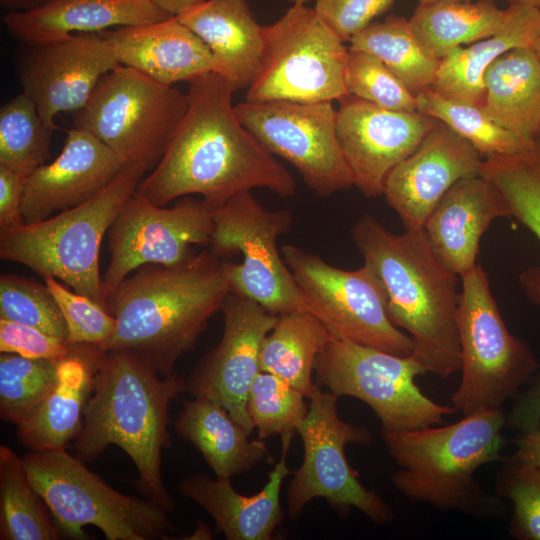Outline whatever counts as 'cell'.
Masks as SVG:
<instances>
[{
    "mask_svg": "<svg viewBox=\"0 0 540 540\" xmlns=\"http://www.w3.org/2000/svg\"><path fill=\"white\" fill-rule=\"evenodd\" d=\"M174 428L198 449L216 477L248 472L269 456L264 439L250 440L225 408L205 398L183 401Z\"/></svg>",
    "mask_w": 540,
    "mask_h": 540,
    "instance_id": "29",
    "label": "cell"
},
{
    "mask_svg": "<svg viewBox=\"0 0 540 540\" xmlns=\"http://www.w3.org/2000/svg\"><path fill=\"white\" fill-rule=\"evenodd\" d=\"M62 533L29 481L23 457L0 446V539L56 540Z\"/></svg>",
    "mask_w": 540,
    "mask_h": 540,
    "instance_id": "35",
    "label": "cell"
},
{
    "mask_svg": "<svg viewBox=\"0 0 540 540\" xmlns=\"http://www.w3.org/2000/svg\"><path fill=\"white\" fill-rule=\"evenodd\" d=\"M460 277L456 323L461 380L451 403L464 416L501 408L540 363L526 342L509 332L482 267L476 264Z\"/></svg>",
    "mask_w": 540,
    "mask_h": 540,
    "instance_id": "8",
    "label": "cell"
},
{
    "mask_svg": "<svg viewBox=\"0 0 540 540\" xmlns=\"http://www.w3.org/2000/svg\"><path fill=\"white\" fill-rule=\"evenodd\" d=\"M187 107V94L119 64L72 115L75 128L93 134L126 164L148 171L163 157Z\"/></svg>",
    "mask_w": 540,
    "mask_h": 540,
    "instance_id": "9",
    "label": "cell"
},
{
    "mask_svg": "<svg viewBox=\"0 0 540 540\" xmlns=\"http://www.w3.org/2000/svg\"><path fill=\"white\" fill-rule=\"evenodd\" d=\"M126 163L90 132L67 131L61 153L25 180L21 215L26 224L73 208L104 189Z\"/></svg>",
    "mask_w": 540,
    "mask_h": 540,
    "instance_id": "21",
    "label": "cell"
},
{
    "mask_svg": "<svg viewBox=\"0 0 540 540\" xmlns=\"http://www.w3.org/2000/svg\"><path fill=\"white\" fill-rule=\"evenodd\" d=\"M60 360L0 355V416L17 425L51 390Z\"/></svg>",
    "mask_w": 540,
    "mask_h": 540,
    "instance_id": "38",
    "label": "cell"
},
{
    "mask_svg": "<svg viewBox=\"0 0 540 540\" xmlns=\"http://www.w3.org/2000/svg\"><path fill=\"white\" fill-rule=\"evenodd\" d=\"M171 16L151 0H45L28 10L5 12L1 20L14 39L35 45Z\"/></svg>",
    "mask_w": 540,
    "mask_h": 540,
    "instance_id": "25",
    "label": "cell"
},
{
    "mask_svg": "<svg viewBox=\"0 0 540 540\" xmlns=\"http://www.w3.org/2000/svg\"><path fill=\"white\" fill-rule=\"evenodd\" d=\"M502 408L464 415L448 425L382 431L391 457L399 465L392 476L396 489L412 501L476 516L500 511L496 497L475 480L482 466L503 460Z\"/></svg>",
    "mask_w": 540,
    "mask_h": 540,
    "instance_id": "5",
    "label": "cell"
},
{
    "mask_svg": "<svg viewBox=\"0 0 540 540\" xmlns=\"http://www.w3.org/2000/svg\"><path fill=\"white\" fill-rule=\"evenodd\" d=\"M211 533L208 526L205 523L199 522L196 531L189 537V539H211Z\"/></svg>",
    "mask_w": 540,
    "mask_h": 540,
    "instance_id": "51",
    "label": "cell"
},
{
    "mask_svg": "<svg viewBox=\"0 0 540 540\" xmlns=\"http://www.w3.org/2000/svg\"><path fill=\"white\" fill-rule=\"evenodd\" d=\"M44 281L63 314L68 341L102 348L115 330V317L90 298L70 291L58 279L46 277Z\"/></svg>",
    "mask_w": 540,
    "mask_h": 540,
    "instance_id": "43",
    "label": "cell"
},
{
    "mask_svg": "<svg viewBox=\"0 0 540 540\" xmlns=\"http://www.w3.org/2000/svg\"><path fill=\"white\" fill-rule=\"evenodd\" d=\"M350 49L369 53L417 95L436 81L440 60L415 35L409 19L391 15L373 21L349 41Z\"/></svg>",
    "mask_w": 540,
    "mask_h": 540,
    "instance_id": "34",
    "label": "cell"
},
{
    "mask_svg": "<svg viewBox=\"0 0 540 540\" xmlns=\"http://www.w3.org/2000/svg\"><path fill=\"white\" fill-rule=\"evenodd\" d=\"M214 210L202 199L184 196L172 207L158 206L135 192L109 231L111 259L102 277L107 297L133 271L146 264L175 265L210 244Z\"/></svg>",
    "mask_w": 540,
    "mask_h": 540,
    "instance_id": "16",
    "label": "cell"
},
{
    "mask_svg": "<svg viewBox=\"0 0 540 540\" xmlns=\"http://www.w3.org/2000/svg\"><path fill=\"white\" fill-rule=\"evenodd\" d=\"M119 64L101 32L76 33L28 45L17 72L23 92L34 101L45 125L54 130L57 114L84 106L101 77Z\"/></svg>",
    "mask_w": 540,
    "mask_h": 540,
    "instance_id": "18",
    "label": "cell"
},
{
    "mask_svg": "<svg viewBox=\"0 0 540 540\" xmlns=\"http://www.w3.org/2000/svg\"><path fill=\"white\" fill-rule=\"evenodd\" d=\"M101 33L111 43L121 65L165 85L191 83L215 70L209 47L176 16Z\"/></svg>",
    "mask_w": 540,
    "mask_h": 540,
    "instance_id": "24",
    "label": "cell"
},
{
    "mask_svg": "<svg viewBox=\"0 0 540 540\" xmlns=\"http://www.w3.org/2000/svg\"><path fill=\"white\" fill-rule=\"evenodd\" d=\"M479 175L496 187L511 217L540 243V139L518 153L485 157ZM520 285L526 296L540 307V266L524 271Z\"/></svg>",
    "mask_w": 540,
    "mask_h": 540,
    "instance_id": "31",
    "label": "cell"
},
{
    "mask_svg": "<svg viewBox=\"0 0 540 540\" xmlns=\"http://www.w3.org/2000/svg\"><path fill=\"white\" fill-rule=\"evenodd\" d=\"M350 235L382 288L390 320L412 339L411 356L442 378L460 371L457 275L437 257L424 228L395 234L367 213Z\"/></svg>",
    "mask_w": 540,
    "mask_h": 540,
    "instance_id": "3",
    "label": "cell"
},
{
    "mask_svg": "<svg viewBox=\"0 0 540 540\" xmlns=\"http://www.w3.org/2000/svg\"><path fill=\"white\" fill-rule=\"evenodd\" d=\"M336 131L354 186L363 195H383L389 173L410 156L437 119L393 111L346 95L339 100Z\"/></svg>",
    "mask_w": 540,
    "mask_h": 540,
    "instance_id": "19",
    "label": "cell"
},
{
    "mask_svg": "<svg viewBox=\"0 0 540 540\" xmlns=\"http://www.w3.org/2000/svg\"><path fill=\"white\" fill-rule=\"evenodd\" d=\"M264 54L247 89V101L322 102L348 95L345 68L349 49L306 4L292 6L263 26Z\"/></svg>",
    "mask_w": 540,
    "mask_h": 540,
    "instance_id": "10",
    "label": "cell"
},
{
    "mask_svg": "<svg viewBox=\"0 0 540 540\" xmlns=\"http://www.w3.org/2000/svg\"><path fill=\"white\" fill-rule=\"evenodd\" d=\"M184 392L181 375L161 376L133 353L103 350L75 438V456L88 462L108 445L118 446L134 462L140 489L172 512L175 501L163 484L161 451L172 444L169 406Z\"/></svg>",
    "mask_w": 540,
    "mask_h": 540,
    "instance_id": "4",
    "label": "cell"
},
{
    "mask_svg": "<svg viewBox=\"0 0 540 540\" xmlns=\"http://www.w3.org/2000/svg\"><path fill=\"white\" fill-rule=\"evenodd\" d=\"M331 337L324 323L310 312L280 314L263 340L261 371L283 379L309 399L316 387L312 373L317 356Z\"/></svg>",
    "mask_w": 540,
    "mask_h": 540,
    "instance_id": "32",
    "label": "cell"
},
{
    "mask_svg": "<svg viewBox=\"0 0 540 540\" xmlns=\"http://www.w3.org/2000/svg\"><path fill=\"white\" fill-rule=\"evenodd\" d=\"M511 217L496 187L481 175L457 181L428 216L424 231L444 266L461 276L477 263L479 243L494 219Z\"/></svg>",
    "mask_w": 540,
    "mask_h": 540,
    "instance_id": "22",
    "label": "cell"
},
{
    "mask_svg": "<svg viewBox=\"0 0 540 540\" xmlns=\"http://www.w3.org/2000/svg\"><path fill=\"white\" fill-rule=\"evenodd\" d=\"M230 261L209 248L175 265L133 271L107 297L116 326L102 349L128 351L161 376L172 374L232 292Z\"/></svg>",
    "mask_w": 540,
    "mask_h": 540,
    "instance_id": "2",
    "label": "cell"
},
{
    "mask_svg": "<svg viewBox=\"0 0 540 540\" xmlns=\"http://www.w3.org/2000/svg\"><path fill=\"white\" fill-rule=\"evenodd\" d=\"M448 1H473V0H418L419 4H433L438 2H448ZM491 1H498V0H491ZM509 3L512 2V0H506Z\"/></svg>",
    "mask_w": 540,
    "mask_h": 540,
    "instance_id": "52",
    "label": "cell"
},
{
    "mask_svg": "<svg viewBox=\"0 0 540 540\" xmlns=\"http://www.w3.org/2000/svg\"><path fill=\"white\" fill-rule=\"evenodd\" d=\"M242 125L274 156L291 163L322 197L354 186L336 131L330 101H247L234 106Z\"/></svg>",
    "mask_w": 540,
    "mask_h": 540,
    "instance_id": "15",
    "label": "cell"
},
{
    "mask_svg": "<svg viewBox=\"0 0 540 540\" xmlns=\"http://www.w3.org/2000/svg\"><path fill=\"white\" fill-rule=\"evenodd\" d=\"M234 92L215 72L190 83L187 110L138 194L158 206L198 194L213 210L254 188L283 198L295 194L289 171L237 118Z\"/></svg>",
    "mask_w": 540,
    "mask_h": 540,
    "instance_id": "1",
    "label": "cell"
},
{
    "mask_svg": "<svg viewBox=\"0 0 540 540\" xmlns=\"http://www.w3.org/2000/svg\"><path fill=\"white\" fill-rule=\"evenodd\" d=\"M209 47L214 72L234 91L249 88L264 54L263 26L247 0H203L176 16Z\"/></svg>",
    "mask_w": 540,
    "mask_h": 540,
    "instance_id": "27",
    "label": "cell"
},
{
    "mask_svg": "<svg viewBox=\"0 0 540 540\" xmlns=\"http://www.w3.org/2000/svg\"><path fill=\"white\" fill-rule=\"evenodd\" d=\"M0 318L68 340L63 314L46 284L14 274L0 276Z\"/></svg>",
    "mask_w": 540,
    "mask_h": 540,
    "instance_id": "40",
    "label": "cell"
},
{
    "mask_svg": "<svg viewBox=\"0 0 540 540\" xmlns=\"http://www.w3.org/2000/svg\"><path fill=\"white\" fill-rule=\"evenodd\" d=\"M146 172L126 164L104 189L82 204L0 231L1 259L23 264L43 278L61 280L108 311L99 273L101 243Z\"/></svg>",
    "mask_w": 540,
    "mask_h": 540,
    "instance_id": "6",
    "label": "cell"
},
{
    "mask_svg": "<svg viewBox=\"0 0 540 540\" xmlns=\"http://www.w3.org/2000/svg\"><path fill=\"white\" fill-rule=\"evenodd\" d=\"M317 382L338 397L366 403L382 431L443 424L457 410L426 396L416 378L427 370L412 356H400L332 336L317 356Z\"/></svg>",
    "mask_w": 540,
    "mask_h": 540,
    "instance_id": "11",
    "label": "cell"
},
{
    "mask_svg": "<svg viewBox=\"0 0 540 540\" xmlns=\"http://www.w3.org/2000/svg\"><path fill=\"white\" fill-rule=\"evenodd\" d=\"M338 399L320 385L309 398L308 412L297 428L304 454L288 487L289 518H297L312 499L323 498L341 513L355 508L377 524H388L394 519V511L377 492L360 482L345 454L347 444H369L372 434L340 418Z\"/></svg>",
    "mask_w": 540,
    "mask_h": 540,
    "instance_id": "12",
    "label": "cell"
},
{
    "mask_svg": "<svg viewBox=\"0 0 540 540\" xmlns=\"http://www.w3.org/2000/svg\"><path fill=\"white\" fill-rule=\"evenodd\" d=\"M221 311V340L190 373L186 392L192 398H205L222 406L250 434L254 427L247 412V398L261 372L263 340L278 315L236 292L228 294Z\"/></svg>",
    "mask_w": 540,
    "mask_h": 540,
    "instance_id": "17",
    "label": "cell"
},
{
    "mask_svg": "<svg viewBox=\"0 0 540 540\" xmlns=\"http://www.w3.org/2000/svg\"><path fill=\"white\" fill-rule=\"evenodd\" d=\"M292 224L289 211L267 210L250 191L235 195L214 210L210 250L225 259L235 254L242 257L240 263L229 264L232 292L256 301L276 315L311 313L277 247L278 238L289 232Z\"/></svg>",
    "mask_w": 540,
    "mask_h": 540,
    "instance_id": "13",
    "label": "cell"
},
{
    "mask_svg": "<svg viewBox=\"0 0 540 540\" xmlns=\"http://www.w3.org/2000/svg\"><path fill=\"white\" fill-rule=\"evenodd\" d=\"M512 2H522V3L540 7V0H512Z\"/></svg>",
    "mask_w": 540,
    "mask_h": 540,
    "instance_id": "54",
    "label": "cell"
},
{
    "mask_svg": "<svg viewBox=\"0 0 540 540\" xmlns=\"http://www.w3.org/2000/svg\"><path fill=\"white\" fill-rule=\"evenodd\" d=\"M345 86L349 95L379 107L416 112V96L375 56L349 48Z\"/></svg>",
    "mask_w": 540,
    "mask_h": 540,
    "instance_id": "41",
    "label": "cell"
},
{
    "mask_svg": "<svg viewBox=\"0 0 540 540\" xmlns=\"http://www.w3.org/2000/svg\"><path fill=\"white\" fill-rule=\"evenodd\" d=\"M506 15L495 1H448L419 4L409 19L418 39L439 60L464 44L498 31Z\"/></svg>",
    "mask_w": 540,
    "mask_h": 540,
    "instance_id": "33",
    "label": "cell"
},
{
    "mask_svg": "<svg viewBox=\"0 0 540 540\" xmlns=\"http://www.w3.org/2000/svg\"><path fill=\"white\" fill-rule=\"evenodd\" d=\"M306 397L283 379L261 371L247 398V412L258 437L297 433L308 412Z\"/></svg>",
    "mask_w": 540,
    "mask_h": 540,
    "instance_id": "39",
    "label": "cell"
},
{
    "mask_svg": "<svg viewBox=\"0 0 540 540\" xmlns=\"http://www.w3.org/2000/svg\"><path fill=\"white\" fill-rule=\"evenodd\" d=\"M53 132L22 91L0 108V165L28 177L46 164Z\"/></svg>",
    "mask_w": 540,
    "mask_h": 540,
    "instance_id": "37",
    "label": "cell"
},
{
    "mask_svg": "<svg viewBox=\"0 0 540 540\" xmlns=\"http://www.w3.org/2000/svg\"><path fill=\"white\" fill-rule=\"evenodd\" d=\"M172 16H177L203 0H151Z\"/></svg>",
    "mask_w": 540,
    "mask_h": 540,
    "instance_id": "49",
    "label": "cell"
},
{
    "mask_svg": "<svg viewBox=\"0 0 540 540\" xmlns=\"http://www.w3.org/2000/svg\"><path fill=\"white\" fill-rule=\"evenodd\" d=\"M515 444L514 458L540 468V424L529 432L520 433Z\"/></svg>",
    "mask_w": 540,
    "mask_h": 540,
    "instance_id": "48",
    "label": "cell"
},
{
    "mask_svg": "<svg viewBox=\"0 0 540 540\" xmlns=\"http://www.w3.org/2000/svg\"><path fill=\"white\" fill-rule=\"evenodd\" d=\"M525 385L513 398L506 415L507 424L520 433L529 432L540 424V366Z\"/></svg>",
    "mask_w": 540,
    "mask_h": 540,
    "instance_id": "46",
    "label": "cell"
},
{
    "mask_svg": "<svg viewBox=\"0 0 540 540\" xmlns=\"http://www.w3.org/2000/svg\"><path fill=\"white\" fill-rule=\"evenodd\" d=\"M292 4H306L313 0H289ZM316 1V0H315Z\"/></svg>",
    "mask_w": 540,
    "mask_h": 540,
    "instance_id": "55",
    "label": "cell"
},
{
    "mask_svg": "<svg viewBox=\"0 0 540 540\" xmlns=\"http://www.w3.org/2000/svg\"><path fill=\"white\" fill-rule=\"evenodd\" d=\"M480 108L524 140L540 139V59L532 47L511 49L489 66Z\"/></svg>",
    "mask_w": 540,
    "mask_h": 540,
    "instance_id": "30",
    "label": "cell"
},
{
    "mask_svg": "<svg viewBox=\"0 0 540 540\" xmlns=\"http://www.w3.org/2000/svg\"><path fill=\"white\" fill-rule=\"evenodd\" d=\"M102 352L97 345L75 343L59 361L55 384L17 424L23 446L31 451L64 449L78 436Z\"/></svg>",
    "mask_w": 540,
    "mask_h": 540,
    "instance_id": "26",
    "label": "cell"
},
{
    "mask_svg": "<svg viewBox=\"0 0 540 540\" xmlns=\"http://www.w3.org/2000/svg\"><path fill=\"white\" fill-rule=\"evenodd\" d=\"M417 111L431 116L469 141L485 158L524 151L529 142L491 120L478 106L452 101L432 87L416 95Z\"/></svg>",
    "mask_w": 540,
    "mask_h": 540,
    "instance_id": "36",
    "label": "cell"
},
{
    "mask_svg": "<svg viewBox=\"0 0 540 540\" xmlns=\"http://www.w3.org/2000/svg\"><path fill=\"white\" fill-rule=\"evenodd\" d=\"M497 475V492L513 504L509 531L521 540H540V468L510 455Z\"/></svg>",
    "mask_w": 540,
    "mask_h": 540,
    "instance_id": "42",
    "label": "cell"
},
{
    "mask_svg": "<svg viewBox=\"0 0 540 540\" xmlns=\"http://www.w3.org/2000/svg\"><path fill=\"white\" fill-rule=\"evenodd\" d=\"M395 0H316L314 9L345 42L388 11Z\"/></svg>",
    "mask_w": 540,
    "mask_h": 540,
    "instance_id": "45",
    "label": "cell"
},
{
    "mask_svg": "<svg viewBox=\"0 0 540 540\" xmlns=\"http://www.w3.org/2000/svg\"><path fill=\"white\" fill-rule=\"evenodd\" d=\"M294 434L281 435L280 459L258 493L240 494L230 478L212 479L203 473L183 479L179 493L204 508L228 540L272 539L283 519L280 494L284 478L292 473L287 466V454Z\"/></svg>",
    "mask_w": 540,
    "mask_h": 540,
    "instance_id": "23",
    "label": "cell"
},
{
    "mask_svg": "<svg viewBox=\"0 0 540 540\" xmlns=\"http://www.w3.org/2000/svg\"><path fill=\"white\" fill-rule=\"evenodd\" d=\"M311 313L332 336L400 356H411L409 335L389 318L382 288L367 265L344 270L295 245L281 248Z\"/></svg>",
    "mask_w": 540,
    "mask_h": 540,
    "instance_id": "14",
    "label": "cell"
},
{
    "mask_svg": "<svg viewBox=\"0 0 540 540\" xmlns=\"http://www.w3.org/2000/svg\"><path fill=\"white\" fill-rule=\"evenodd\" d=\"M483 160L469 141L436 120L417 149L389 173L383 195L405 229H421L457 181L479 175Z\"/></svg>",
    "mask_w": 540,
    "mask_h": 540,
    "instance_id": "20",
    "label": "cell"
},
{
    "mask_svg": "<svg viewBox=\"0 0 540 540\" xmlns=\"http://www.w3.org/2000/svg\"><path fill=\"white\" fill-rule=\"evenodd\" d=\"M74 344L40 329L0 318V352L30 359L61 360Z\"/></svg>",
    "mask_w": 540,
    "mask_h": 540,
    "instance_id": "44",
    "label": "cell"
},
{
    "mask_svg": "<svg viewBox=\"0 0 540 540\" xmlns=\"http://www.w3.org/2000/svg\"><path fill=\"white\" fill-rule=\"evenodd\" d=\"M23 460L30 483L63 536L88 539L83 527L92 525L107 540L169 539V511L149 498L115 490L66 448L30 450Z\"/></svg>",
    "mask_w": 540,
    "mask_h": 540,
    "instance_id": "7",
    "label": "cell"
},
{
    "mask_svg": "<svg viewBox=\"0 0 540 540\" xmlns=\"http://www.w3.org/2000/svg\"><path fill=\"white\" fill-rule=\"evenodd\" d=\"M539 33L540 7L510 2L496 33L458 47L440 60L432 88L452 101L481 107L484 75L489 66L511 49L532 47Z\"/></svg>",
    "mask_w": 540,
    "mask_h": 540,
    "instance_id": "28",
    "label": "cell"
},
{
    "mask_svg": "<svg viewBox=\"0 0 540 540\" xmlns=\"http://www.w3.org/2000/svg\"><path fill=\"white\" fill-rule=\"evenodd\" d=\"M26 176L0 165V231L23 224L21 204Z\"/></svg>",
    "mask_w": 540,
    "mask_h": 540,
    "instance_id": "47",
    "label": "cell"
},
{
    "mask_svg": "<svg viewBox=\"0 0 540 540\" xmlns=\"http://www.w3.org/2000/svg\"><path fill=\"white\" fill-rule=\"evenodd\" d=\"M532 48L540 59V33L532 44Z\"/></svg>",
    "mask_w": 540,
    "mask_h": 540,
    "instance_id": "53",
    "label": "cell"
},
{
    "mask_svg": "<svg viewBox=\"0 0 540 540\" xmlns=\"http://www.w3.org/2000/svg\"><path fill=\"white\" fill-rule=\"evenodd\" d=\"M45 0H0V5L5 12L23 11L38 6Z\"/></svg>",
    "mask_w": 540,
    "mask_h": 540,
    "instance_id": "50",
    "label": "cell"
}]
</instances>
